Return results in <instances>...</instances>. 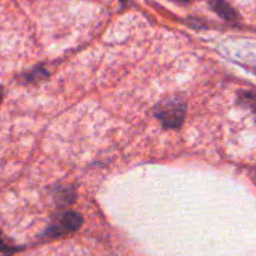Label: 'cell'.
<instances>
[{
    "label": "cell",
    "mask_w": 256,
    "mask_h": 256,
    "mask_svg": "<svg viewBox=\"0 0 256 256\" xmlns=\"http://www.w3.org/2000/svg\"><path fill=\"white\" fill-rule=\"evenodd\" d=\"M187 113V102L182 96H169L160 101L154 107L156 118L168 130H178L181 128Z\"/></svg>",
    "instance_id": "6da1fadb"
},
{
    "label": "cell",
    "mask_w": 256,
    "mask_h": 256,
    "mask_svg": "<svg viewBox=\"0 0 256 256\" xmlns=\"http://www.w3.org/2000/svg\"><path fill=\"white\" fill-rule=\"evenodd\" d=\"M82 224H83L82 214H78L76 211H64L53 217L52 223L48 224V228L44 232V236L46 238H59V236L76 232L77 229L82 228Z\"/></svg>",
    "instance_id": "7a4b0ae2"
},
{
    "label": "cell",
    "mask_w": 256,
    "mask_h": 256,
    "mask_svg": "<svg viewBox=\"0 0 256 256\" xmlns=\"http://www.w3.org/2000/svg\"><path fill=\"white\" fill-rule=\"evenodd\" d=\"M210 5L214 10V12L218 14V17H222L228 22H235L238 18V14L224 2V0H210Z\"/></svg>",
    "instance_id": "3957f363"
},
{
    "label": "cell",
    "mask_w": 256,
    "mask_h": 256,
    "mask_svg": "<svg viewBox=\"0 0 256 256\" xmlns=\"http://www.w3.org/2000/svg\"><path fill=\"white\" fill-rule=\"evenodd\" d=\"M54 200H56V204L60 208L71 205L76 200V188L71 187V186H68V187H58V190L54 193Z\"/></svg>",
    "instance_id": "277c9868"
},
{
    "label": "cell",
    "mask_w": 256,
    "mask_h": 256,
    "mask_svg": "<svg viewBox=\"0 0 256 256\" xmlns=\"http://www.w3.org/2000/svg\"><path fill=\"white\" fill-rule=\"evenodd\" d=\"M238 104L248 108L256 118V94L252 90H240L238 92Z\"/></svg>",
    "instance_id": "5b68a950"
},
{
    "label": "cell",
    "mask_w": 256,
    "mask_h": 256,
    "mask_svg": "<svg viewBox=\"0 0 256 256\" xmlns=\"http://www.w3.org/2000/svg\"><path fill=\"white\" fill-rule=\"evenodd\" d=\"M47 76H48V72L46 71V68H44V66H38V68H35L34 71L28 72V74L23 77V82H24V83H34V82H38V80L46 78Z\"/></svg>",
    "instance_id": "8992f818"
},
{
    "label": "cell",
    "mask_w": 256,
    "mask_h": 256,
    "mask_svg": "<svg viewBox=\"0 0 256 256\" xmlns=\"http://www.w3.org/2000/svg\"><path fill=\"white\" fill-rule=\"evenodd\" d=\"M17 250H18V247L11 246L10 242H6V241L4 240V236H2V232H0V252H4V253H6V254H11L12 252H17Z\"/></svg>",
    "instance_id": "52a82bcc"
},
{
    "label": "cell",
    "mask_w": 256,
    "mask_h": 256,
    "mask_svg": "<svg viewBox=\"0 0 256 256\" xmlns=\"http://www.w3.org/2000/svg\"><path fill=\"white\" fill-rule=\"evenodd\" d=\"M2 100H4V90H2V88H0V102H2Z\"/></svg>",
    "instance_id": "ba28073f"
},
{
    "label": "cell",
    "mask_w": 256,
    "mask_h": 256,
    "mask_svg": "<svg viewBox=\"0 0 256 256\" xmlns=\"http://www.w3.org/2000/svg\"><path fill=\"white\" fill-rule=\"evenodd\" d=\"M176 2H180V4H182V2H184V4H187L188 0H176Z\"/></svg>",
    "instance_id": "9c48e42d"
},
{
    "label": "cell",
    "mask_w": 256,
    "mask_h": 256,
    "mask_svg": "<svg viewBox=\"0 0 256 256\" xmlns=\"http://www.w3.org/2000/svg\"><path fill=\"white\" fill-rule=\"evenodd\" d=\"M120 2H122V4H125V2H126V0H120Z\"/></svg>",
    "instance_id": "30bf717a"
},
{
    "label": "cell",
    "mask_w": 256,
    "mask_h": 256,
    "mask_svg": "<svg viewBox=\"0 0 256 256\" xmlns=\"http://www.w3.org/2000/svg\"><path fill=\"white\" fill-rule=\"evenodd\" d=\"M5 256H11V254H5Z\"/></svg>",
    "instance_id": "8fae6325"
},
{
    "label": "cell",
    "mask_w": 256,
    "mask_h": 256,
    "mask_svg": "<svg viewBox=\"0 0 256 256\" xmlns=\"http://www.w3.org/2000/svg\"><path fill=\"white\" fill-rule=\"evenodd\" d=\"M254 72H256V68H254Z\"/></svg>",
    "instance_id": "7c38bea8"
}]
</instances>
